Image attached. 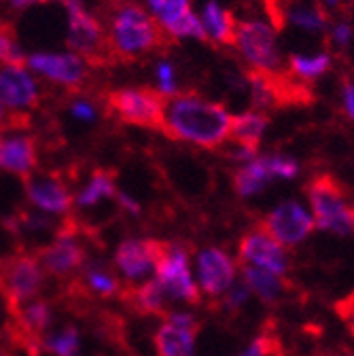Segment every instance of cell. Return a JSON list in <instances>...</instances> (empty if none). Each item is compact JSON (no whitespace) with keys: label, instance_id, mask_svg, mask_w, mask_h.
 Instances as JSON below:
<instances>
[{"label":"cell","instance_id":"cell-8","mask_svg":"<svg viewBox=\"0 0 354 356\" xmlns=\"http://www.w3.org/2000/svg\"><path fill=\"white\" fill-rule=\"evenodd\" d=\"M45 286V270L34 254H17L9 259L0 272V289L13 309L36 299Z\"/></svg>","mask_w":354,"mask_h":356},{"label":"cell","instance_id":"cell-16","mask_svg":"<svg viewBox=\"0 0 354 356\" xmlns=\"http://www.w3.org/2000/svg\"><path fill=\"white\" fill-rule=\"evenodd\" d=\"M26 197L47 216H66L74 206V195L58 174H32L26 178Z\"/></svg>","mask_w":354,"mask_h":356},{"label":"cell","instance_id":"cell-24","mask_svg":"<svg viewBox=\"0 0 354 356\" xmlns=\"http://www.w3.org/2000/svg\"><path fill=\"white\" fill-rule=\"evenodd\" d=\"M117 193L115 176L106 170H96L92 176L83 183V187L74 195V206L79 208H94L102 200H111Z\"/></svg>","mask_w":354,"mask_h":356},{"label":"cell","instance_id":"cell-31","mask_svg":"<svg viewBox=\"0 0 354 356\" xmlns=\"http://www.w3.org/2000/svg\"><path fill=\"white\" fill-rule=\"evenodd\" d=\"M329 68H331L329 54H316V56L293 54L289 58V70L301 81H314V79L323 76Z\"/></svg>","mask_w":354,"mask_h":356},{"label":"cell","instance_id":"cell-26","mask_svg":"<svg viewBox=\"0 0 354 356\" xmlns=\"http://www.w3.org/2000/svg\"><path fill=\"white\" fill-rule=\"evenodd\" d=\"M83 284L85 289L102 297H115L119 293V278L108 270V265L104 261H90L87 265H83Z\"/></svg>","mask_w":354,"mask_h":356},{"label":"cell","instance_id":"cell-14","mask_svg":"<svg viewBox=\"0 0 354 356\" xmlns=\"http://www.w3.org/2000/svg\"><path fill=\"white\" fill-rule=\"evenodd\" d=\"M161 244L163 242L153 238H127L115 250V267L127 282L140 284L149 280L151 272L155 270Z\"/></svg>","mask_w":354,"mask_h":356},{"label":"cell","instance_id":"cell-36","mask_svg":"<svg viewBox=\"0 0 354 356\" xmlns=\"http://www.w3.org/2000/svg\"><path fill=\"white\" fill-rule=\"evenodd\" d=\"M166 323L198 333V318L191 314V312H187V309H172V312H168V314H166Z\"/></svg>","mask_w":354,"mask_h":356},{"label":"cell","instance_id":"cell-48","mask_svg":"<svg viewBox=\"0 0 354 356\" xmlns=\"http://www.w3.org/2000/svg\"><path fill=\"white\" fill-rule=\"evenodd\" d=\"M352 229H354V222H352Z\"/></svg>","mask_w":354,"mask_h":356},{"label":"cell","instance_id":"cell-25","mask_svg":"<svg viewBox=\"0 0 354 356\" xmlns=\"http://www.w3.org/2000/svg\"><path fill=\"white\" fill-rule=\"evenodd\" d=\"M242 278L250 293L257 295L263 303H276L287 291V284L280 276L259 270V267L252 265H242Z\"/></svg>","mask_w":354,"mask_h":356},{"label":"cell","instance_id":"cell-32","mask_svg":"<svg viewBox=\"0 0 354 356\" xmlns=\"http://www.w3.org/2000/svg\"><path fill=\"white\" fill-rule=\"evenodd\" d=\"M287 19L303 32H323L327 26L325 13L316 7H307V5H297L289 9Z\"/></svg>","mask_w":354,"mask_h":356},{"label":"cell","instance_id":"cell-5","mask_svg":"<svg viewBox=\"0 0 354 356\" xmlns=\"http://www.w3.org/2000/svg\"><path fill=\"white\" fill-rule=\"evenodd\" d=\"M155 278L168 299L181 303H200V289L191 272L189 248L179 242H163L155 265Z\"/></svg>","mask_w":354,"mask_h":356},{"label":"cell","instance_id":"cell-46","mask_svg":"<svg viewBox=\"0 0 354 356\" xmlns=\"http://www.w3.org/2000/svg\"><path fill=\"white\" fill-rule=\"evenodd\" d=\"M0 356H7V354H5V348H3V343H0Z\"/></svg>","mask_w":354,"mask_h":356},{"label":"cell","instance_id":"cell-13","mask_svg":"<svg viewBox=\"0 0 354 356\" xmlns=\"http://www.w3.org/2000/svg\"><path fill=\"white\" fill-rule=\"evenodd\" d=\"M314 218L299 202L287 200L280 206H276L268 216L263 218L261 229L274 238L278 244L287 246H297L301 244L309 234L314 232Z\"/></svg>","mask_w":354,"mask_h":356},{"label":"cell","instance_id":"cell-39","mask_svg":"<svg viewBox=\"0 0 354 356\" xmlns=\"http://www.w3.org/2000/svg\"><path fill=\"white\" fill-rule=\"evenodd\" d=\"M270 352H272V339L261 335L250 346H246L238 356H270Z\"/></svg>","mask_w":354,"mask_h":356},{"label":"cell","instance_id":"cell-27","mask_svg":"<svg viewBox=\"0 0 354 356\" xmlns=\"http://www.w3.org/2000/svg\"><path fill=\"white\" fill-rule=\"evenodd\" d=\"M153 92L161 100H170L176 94H181V72L172 58H157L153 64Z\"/></svg>","mask_w":354,"mask_h":356},{"label":"cell","instance_id":"cell-17","mask_svg":"<svg viewBox=\"0 0 354 356\" xmlns=\"http://www.w3.org/2000/svg\"><path fill=\"white\" fill-rule=\"evenodd\" d=\"M38 165V149L34 138L24 129L0 131V170L28 178Z\"/></svg>","mask_w":354,"mask_h":356},{"label":"cell","instance_id":"cell-20","mask_svg":"<svg viewBox=\"0 0 354 356\" xmlns=\"http://www.w3.org/2000/svg\"><path fill=\"white\" fill-rule=\"evenodd\" d=\"M268 125H270V117H268V113H263V111L248 108L244 113L232 115L230 140H234L236 145L259 149L265 131H268Z\"/></svg>","mask_w":354,"mask_h":356},{"label":"cell","instance_id":"cell-12","mask_svg":"<svg viewBox=\"0 0 354 356\" xmlns=\"http://www.w3.org/2000/svg\"><path fill=\"white\" fill-rule=\"evenodd\" d=\"M238 265L223 248L208 246L198 252L195 259V282L200 293L210 299L223 297L236 284Z\"/></svg>","mask_w":354,"mask_h":356},{"label":"cell","instance_id":"cell-28","mask_svg":"<svg viewBox=\"0 0 354 356\" xmlns=\"http://www.w3.org/2000/svg\"><path fill=\"white\" fill-rule=\"evenodd\" d=\"M134 305L143 314H163L168 305V295L157 278H149L134 289Z\"/></svg>","mask_w":354,"mask_h":356},{"label":"cell","instance_id":"cell-7","mask_svg":"<svg viewBox=\"0 0 354 356\" xmlns=\"http://www.w3.org/2000/svg\"><path fill=\"white\" fill-rule=\"evenodd\" d=\"M143 7L157 24L163 36L179 42H206L193 0H143Z\"/></svg>","mask_w":354,"mask_h":356},{"label":"cell","instance_id":"cell-35","mask_svg":"<svg viewBox=\"0 0 354 356\" xmlns=\"http://www.w3.org/2000/svg\"><path fill=\"white\" fill-rule=\"evenodd\" d=\"M265 157V165H268L272 178H280V181H291L299 174V163L293 157L287 155H263Z\"/></svg>","mask_w":354,"mask_h":356},{"label":"cell","instance_id":"cell-41","mask_svg":"<svg viewBox=\"0 0 354 356\" xmlns=\"http://www.w3.org/2000/svg\"><path fill=\"white\" fill-rule=\"evenodd\" d=\"M257 153H259V149H252V147H244V145H236L234 143V147L227 151V155H230V159H234L236 163H248L250 159H255L257 157Z\"/></svg>","mask_w":354,"mask_h":356},{"label":"cell","instance_id":"cell-6","mask_svg":"<svg viewBox=\"0 0 354 356\" xmlns=\"http://www.w3.org/2000/svg\"><path fill=\"white\" fill-rule=\"evenodd\" d=\"M312 218L319 229L346 236L354 222V208L348 204L341 187L331 176H319L307 187Z\"/></svg>","mask_w":354,"mask_h":356},{"label":"cell","instance_id":"cell-10","mask_svg":"<svg viewBox=\"0 0 354 356\" xmlns=\"http://www.w3.org/2000/svg\"><path fill=\"white\" fill-rule=\"evenodd\" d=\"M66 11V49L83 56L85 60H94L102 54L106 44L104 24L87 9L85 0L64 7Z\"/></svg>","mask_w":354,"mask_h":356},{"label":"cell","instance_id":"cell-40","mask_svg":"<svg viewBox=\"0 0 354 356\" xmlns=\"http://www.w3.org/2000/svg\"><path fill=\"white\" fill-rule=\"evenodd\" d=\"M115 200H117L119 208H121L123 212H127L129 216H138V214L143 212V208H140L138 200H136V197H131L127 191H119V189H117Z\"/></svg>","mask_w":354,"mask_h":356},{"label":"cell","instance_id":"cell-37","mask_svg":"<svg viewBox=\"0 0 354 356\" xmlns=\"http://www.w3.org/2000/svg\"><path fill=\"white\" fill-rule=\"evenodd\" d=\"M252 293H250V289L242 282V284H234L223 297H225V307L227 309H238V307H242L246 301H248V297H250Z\"/></svg>","mask_w":354,"mask_h":356},{"label":"cell","instance_id":"cell-1","mask_svg":"<svg viewBox=\"0 0 354 356\" xmlns=\"http://www.w3.org/2000/svg\"><path fill=\"white\" fill-rule=\"evenodd\" d=\"M159 127L172 140L212 151L227 145L232 113L227 106L202 94L181 92L170 100H163Z\"/></svg>","mask_w":354,"mask_h":356},{"label":"cell","instance_id":"cell-4","mask_svg":"<svg viewBox=\"0 0 354 356\" xmlns=\"http://www.w3.org/2000/svg\"><path fill=\"white\" fill-rule=\"evenodd\" d=\"M24 64L40 83L77 89L90 76V60L70 49H36L26 54Z\"/></svg>","mask_w":354,"mask_h":356},{"label":"cell","instance_id":"cell-22","mask_svg":"<svg viewBox=\"0 0 354 356\" xmlns=\"http://www.w3.org/2000/svg\"><path fill=\"white\" fill-rule=\"evenodd\" d=\"M17 314V325L24 335L30 339H42V335H47L51 323H54V312L51 305L45 299H32L19 309H15Z\"/></svg>","mask_w":354,"mask_h":356},{"label":"cell","instance_id":"cell-33","mask_svg":"<svg viewBox=\"0 0 354 356\" xmlns=\"http://www.w3.org/2000/svg\"><path fill=\"white\" fill-rule=\"evenodd\" d=\"M68 115L77 123L92 125V123H96L100 119V106L90 96H74L70 100V104H68Z\"/></svg>","mask_w":354,"mask_h":356},{"label":"cell","instance_id":"cell-43","mask_svg":"<svg viewBox=\"0 0 354 356\" xmlns=\"http://www.w3.org/2000/svg\"><path fill=\"white\" fill-rule=\"evenodd\" d=\"M344 111L350 121H354V83L346 81L344 85Z\"/></svg>","mask_w":354,"mask_h":356},{"label":"cell","instance_id":"cell-45","mask_svg":"<svg viewBox=\"0 0 354 356\" xmlns=\"http://www.w3.org/2000/svg\"><path fill=\"white\" fill-rule=\"evenodd\" d=\"M9 119H11V115L7 113V108L3 106V102H0V127L7 125V123H9Z\"/></svg>","mask_w":354,"mask_h":356},{"label":"cell","instance_id":"cell-23","mask_svg":"<svg viewBox=\"0 0 354 356\" xmlns=\"http://www.w3.org/2000/svg\"><path fill=\"white\" fill-rule=\"evenodd\" d=\"M270 181H274V178H272L268 165H265L263 155H257L248 163L238 165V170L234 172V189L240 197H252V195L261 193L270 185Z\"/></svg>","mask_w":354,"mask_h":356},{"label":"cell","instance_id":"cell-42","mask_svg":"<svg viewBox=\"0 0 354 356\" xmlns=\"http://www.w3.org/2000/svg\"><path fill=\"white\" fill-rule=\"evenodd\" d=\"M352 34L354 32H352V28L346 22L335 24L333 30H331V38H333V42L337 44V47H348L350 40H352Z\"/></svg>","mask_w":354,"mask_h":356},{"label":"cell","instance_id":"cell-34","mask_svg":"<svg viewBox=\"0 0 354 356\" xmlns=\"http://www.w3.org/2000/svg\"><path fill=\"white\" fill-rule=\"evenodd\" d=\"M26 60V51L13 32L5 26H0V64H17Z\"/></svg>","mask_w":354,"mask_h":356},{"label":"cell","instance_id":"cell-11","mask_svg":"<svg viewBox=\"0 0 354 356\" xmlns=\"http://www.w3.org/2000/svg\"><path fill=\"white\" fill-rule=\"evenodd\" d=\"M42 98V83L24 64H0V102L13 115H28Z\"/></svg>","mask_w":354,"mask_h":356},{"label":"cell","instance_id":"cell-9","mask_svg":"<svg viewBox=\"0 0 354 356\" xmlns=\"http://www.w3.org/2000/svg\"><path fill=\"white\" fill-rule=\"evenodd\" d=\"M111 113L129 125L136 127H159L163 100L151 87H119L106 98Z\"/></svg>","mask_w":354,"mask_h":356},{"label":"cell","instance_id":"cell-3","mask_svg":"<svg viewBox=\"0 0 354 356\" xmlns=\"http://www.w3.org/2000/svg\"><path fill=\"white\" fill-rule=\"evenodd\" d=\"M234 47L250 72L274 76L282 68V54L278 44L276 28L259 17L242 19L236 26Z\"/></svg>","mask_w":354,"mask_h":356},{"label":"cell","instance_id":"cell-18","mask_svg":"<svg viewBox=\"0 0 354 356\" xmlns=\"http://www.w3.org/2000/svg\"><path fill=\"white\" fill-rule=\"evenodd\" d=\"M38 261L45 274L66 278L85 265V248L70 229H62L56 240L40 250Z\"/></svg>","mask_w":354,"mask_h":356},{"label":"cell","instance_id":"cell-2","mask_svg":"<svg viewBox=\"0 0 354 356\" xmlns=\"http://www.w3.org/2000/svg\"><path fill=\"white\" fill-rule=\"evenodd\" d=\"M106 44L121 60H138L155 51L161 44V30L151 19L140 3H119L104 28Z\"/></svg>","mask_w":354,"mask_h":356},{"label":"cell","instance_id":"cell-38","mask_svg":"<svg viewBox=\"0 0 354 356\" xmlns=\"http://www.w3.org/2000/svg\"><path fill=\"white\" fill-rule=\"evenodd\" d=\"M5 3L13 9V11H28V9H34V7H40V5H70L74 0H5Z\"/></svg>","mask_w":354,"mask_h":356},{"label":"cell","instance_id":"cell-49","mask_svg":"<svg viewBox=\"0 0 354 356\" xmlns=\"http://www.w3.org/2000/svg\"><path fill=\"white\" fill-rule=\"evenodd\" d=\"M350 356H354V354H350Z\"/></svg>","mask_w":354,"mask_h":356},{"label":"cell","instance_id":"cell-44","mask_svg":"<svg viewBox=\"0 0 354 356\" xmlns=\"http://www.w3.org/2000/svg\"><path fill=\"white\" fill-rule=\"evenodd\" d=\"M344 316H346V321H348V325L352 327V331H354V297L344 305Z\"/></svg>","mask_w":354,"mask_h":356},{"label":"cell","instance_id":"cell-21","mask_svg":"<svg viewBox=\"0 0 354 356\" xmlns=\"http://www.w3.org/2000/svg\"><path fill=\"white\" fill-rule=\"evenodd\" d=\"M157 356H193L195 354V331H187L163 323L153 337Z\"/></svg>","mask_w":354,"mask_h":356},{"label":"cell","instance_id":"cell-15","mask_svg":"<svg viewBox=\"0 0 354 356\" xmlns=\"http://www.w3.org/2000/svg\"><path fill=\"white\" fill-rule=\"evenodd\" d=\"M238 254L242 265H252L276 276H284L289 272V254L282 244L270 238L261 227L250 229L240 238Z\"/></svg>","mask_w":354,"mask_h":356},{"label":"cell","instance_id":"cell-47","mask_svg":"<svg viewBox=\"0 0 354 356\" xmlns=\"http://www.w3.org/2000/svg\"><path fill=\"white\" fill-rule=\"evenodd\" d=\"M0 316H3V309H0Z\"/></svg>","mask_w":354,"mask_h":356},{"label":"cell","instance_id":"cell-29","mask_svg":"<svg viewBox=\"0 0 354 356\" xmlns=\"http://www.w3.org/2000/svg\"><path fill=\"white\" fill-rule=\"evenodd\" d=\"M40 346L54 356H81V333L77 327H64L56 333L42 335Z\"/></svg>","mask_w":354,"mask_h":356},{"label":"cell","instance_id":"cell-19","mask_svg":"<svg viewBox=\"0 0 354 356\" xmlns=\"http://www.w3.org/2000/svg\"><path fill=\"white\" fill-rule=\"evenodd\" d=\"M198 17L204 30V36L212 44H232L236 34V17L234 13L218 0H206L198 9Z\"/></svg>","mask_w":354,"mask_h":356},{"label":"cell","instance_id":"cell-30","mask_svg":"<svg viewBox=\"0 0 354 356\" xmlns=\"http://www.w3.org/2000/svg\"><path fill=\"white\" fill-rule=\"evenodd\" d=\"M246 89L250 94V104L255 111H268L276 104L278 94H276V85H274V76L268 74H259V72H250L246 79Z\"/></svg>","mask_w":354,"mask_h":356}]
</instances>
